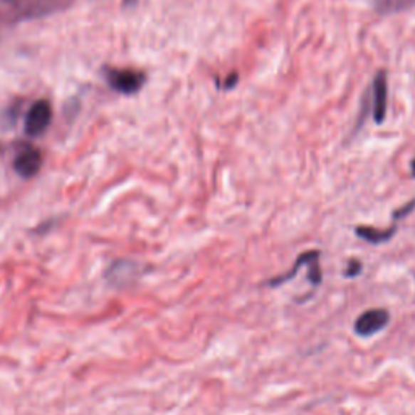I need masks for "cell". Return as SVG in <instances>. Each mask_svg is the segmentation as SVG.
Masks as SVG:
<instances>
[{"label":"cell","instance_id":"obj_1","mask_svg":"<svg viewBox=\"0 0 415 415\" xmlns=\"http://www.w3.org/2000/svg\"><path fill=\"white\" fill-rule=\"evenodd\" d=\"M104 77L109 86L120 95H137L146 83V75L133 68H106Z\"/></svg>","mask_w":415,"mask_h":415},{"label":"cell","instance_id":"obj_2","mask_svg":"<svg viewBox=\"0 0 415 415\" xmlns=\"http://www.w3.org/2000/svg\"><path fill=\"white\" fill-rule=\"evenodd\" d=\"M368 95H370L373 120L377 124H383L388 114V75L384 70H378L375 73Z\"/></svg>","mask_w":415,"mask_h":415},{"label":"cell","instance_id":"obj_3","mask_svg":"<svg viewBox=\"0 0 415 415\" xmlns=\"http://www.w3.org/2000/svg\"><path fill=\"white\" fill-rule=\"evenodd\" d=\"M389 312L384 308H370L359 315L354 323L355 335L360 337L375 336L377 332L383 331L389 325Z\"/></svg>","mask_w":415,"mask_h":415},{"label":"cell","instance_id":"obj_4","mask_svg":"<svg viewBox=\"0 0 415 415\" xmlns=\"http://www.w3.org/2000/svg\"><path fill=\"white\" fill-rule=\"evenodd\" d=\"M52 122V107L48 101L41 99L29 107L25 117V133L28 137H41Z\"/></svg>","mask_w":415,"mask_h":415},{"label":"cell","instance_id":"obj_5","mask_svg":"<svg viewBox=\"0 0 415 415\" xmlns=\"http://www.w3.org/2000/svg\"><path fill=\"white\" fill-rule=\"evenodd\" d=\"M43 167V153L34 146H25L15 156L14 169L23 179H33Z\"/></svg>","mask_w":415,"mask_h":415},{"label":"cell","instance_id":"obj_6","mask_svg":"<svg viewBox=\"0 0 415 415\" xmlns=\"http://www.w3.org/2000/svg\"><path fill=\"white\" fill-rule=\"evenodd\" d=\"M138 276V265L130 260H117L109 266L106 278L117 288H125Z\"/></svg>","mask_w":415,"mask_h":415},{"label":"cell","instance_id":"obj_7","mask_svg":"<svg viewBox=\"0 0 415 415\" xmlns=\"http://www.w3.org/2000/svg\"><path fill=\"white\" fill-rule=\"evenodd\" d=\"M396 232H397L396 224L388 227V229H375V227H372V226L355 227V236L372 245H382V243L389 242L391 238L396 236Z\"/></svg>","mask_w":415,"mask_h":415},{"label":"cell","instance_id":"obj_8","mask_svg":"<svg viewBox=\"0 0 415 415\" xmlns=\"http://www.w3.org/2000/svg\"><path fill=\"white\" fill-rule=\"evenodd\" d=\"M320 253V250H308V251H303V253L299 255V258L295 260L294 266H292V270L289 273H284L280 274V276L276 278H271L268 280L266 285H270V288H278V285L284 284V283H289L290 279H294V276L297 274V271L300 270L303 265H307V263L313 258V256H317Z\"/></svg>","mask_w":415,"mask_h":415},{"label":"cell","instance_id":"obj_9","mask_svg":"<svg viewBox=\"0 0 415 415\" xmlns=\"http://www.w3.org/2000/svg\"><path fill=\"white\" fill-rule=\"evenodd\" d=\"M415 7V0H375V10L378 15L404 14Z\"/></svg>","mask_w":415,"mask_h":415},{"label":"cell","instance_id":"obj_10","mask_svg":"<svg viewBox=\"0 0 415 415\" xmlns=\"http://www.w3.org/2000/svg\"><path fill=\"white\" fill-rule=\"evenodd\" d=\"M415 209V198L414 200H411L409 203H406V204H402L401 208H397L396 211L393 213V222L396 224L397 221H401V219H404V218H407L409 214H412V211Z\"/></svg>","mask_w":415,"mask_h":415},{"label":"cell","instance_id":"obj_11","mask_svg":"<svg viewBox=\"0 0 415 415\" xmlns=\"http://www.w3.org/2000/svg\"><path fill=\"white\" fill-rule=\"evenodd\" d=\"M362 271H364V265H362L357 258H352L347 263L344 276H346L347 279H354V278H357Z\"/></svg>","mask_w":415,"mask_h":415},{"label":"cell","instance_id":"obj_12","mask_svg":"<svg viewBox=\"0 0 415 415\" xmlns=\"http://www.w3.org/2000/svg\"><path fill=\"white\" fill-rule=\"evenodd\" d=\"M411 171H412V177L415 179V159H412L411 162Z\"/></svg>","mask_w":415,"mask_h":415},{"label":"cell","instance_id":"obj_13","mask_svg":"<svg viewBox=\"0 0 415 415\" xmlns=\"http://www.w3.org/2000/svg\"><path fill=\"white\" fill-rule=\"evenodd\" d=\"M2 2H5V4H10V5H15L16 2H19V0H2Z\"/></svg>","mask_w":415,"mask_h":415}]
</instances>
